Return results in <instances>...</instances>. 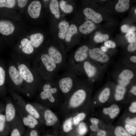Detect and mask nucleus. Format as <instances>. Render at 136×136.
<instances>
[{"mask_svg": "<svg viewBox=\"0 0 136 136\" xmlns=\"http://www.w3.org/2000/svg\"><path fill=\"white\" fill-rule=\"evenodd\" d=\"M34 69L45 81L54 80L59 72L57 65L46 53H43L35 62Z\"/></svg>", "mask_w": 136, "mask_h": 136, "instance_id": "f257e3e1", "label": "nucleus"}, {"mask_svg": "<svg viewBox=\"0 0 136 136\" xmlns=\"http://www.w3.org/2000/svg\"><path fill=\"white\" fill-rule=\"evenodd\" d=\"M47 49V53L56 63L59 72L66 71L67 58L65 47L61 43L53 41Z\"/></svg>", "mask_w": 136, "mask_h": 136, "instance_id": "f03ea898", "label": "nucleus"}, {"mask_svg": "<svg viewBox=\"0 0 136 136\" xmlns=\"http://www.w3.org/2000/svg\"><path fill=\"white\" fill-rule=\"evenodd\" d=\"M89 49L87 46L83 45L73 52L67 58L66 71L73 72L77 75L80 67L87 60Z\"/></svg>", "mask_w": 136, "mask_h": 136, "instance_id": "7ed1b4c3", "label": "nucleus"}, {"mask_svg": "<svg viewBox=\"0 0 136 136\" xmlns=\"http://www.w3.org/2000/svg\"><path fill=\"white\" fill-rule=\"evenodd\" d=\"M78 76L73 72L66 71L59 74L54 80L61 92L67 94L76 86L79 81Z\"/></svg>", "mask_w": 136, "mask_h": 136, "instance_id": "20e7f679", "label": "nucleus"}, {"mask_svg": "<svg viewBox=\"0 0 136 136\" xmlns=\"http://www.w3.org/2000/svg\"><path fill=\"white\" fill-rule=\"evenodd\" d=\"M17 68L24 81L28 84L41 86L43 79L35 69L31 71L27 65L22 63H18Z\"/></svg>", "mask_w": 136, "mask_h": 136, "instance_id": "39448f33", "label": "nucleus"}, {"mask_svg": "<svg viewBox=\"0 0 136 136\" xmlns=\"http://www.w3.org/2000/svg\"><path fill=\"white\" fill-rule=\"evenodd\" d=\"M42 90L40 96L43 100L48 99L51 103L54 102L55 100L54 95L58 92V88L54 80L45 81L41 85Z\"/></svg>", "mask_w": 136, "mask_h": 136, "instance_id": "423d86ee", "label": "nucleus"}, {"mask_svg": "<svg viewBox=\"0 0 136 136\" xmlns=\"http://www.w3.org/2000/svg\"><path fill=\"white\" fill-rule=\"evenodd\" d=\"M87 96L86 91L82 88L76 90L72 94L70 98L69 104L73 107H76L81 104Z\"/></svg>", "mask_w": 136, "mask_h": 136, "instance_id": "0eeeda50", "label": "nucleus"}, {"mask_svg": "<svg viewBox=\"0 0 136 136\" xmlns=\"http://www.w3.org/2000/svg\"><path fill=\"white\" fill-rule=\"evenodd\" d=\"M88 56L91 59L101 62H108L109 60V56L101 49L98 48L89 49Z\"/></svg>", "mask_w": 136, "mask_h": 136, "instance_id": "6e6552de", "label": "nucleus"}, {"mask_svg": "<svg viewBox=\"0 0 136 136\" xmlns=\"http://www.w3.org/2000/svg\"><path fill=\"white\" fill-rule=\"evenodd\" d=\"M96 72L95 67L87 60L85 61L80 67L77 74L79 75L83 72L85 73L89 78L91 79L95 75Z\"/></svg>", "mask_w": 136, "mask_h": 136, "instance_id": "1a4fd4ad", "label": "nucleus"}, {"mask_svg": "<svg viewBox=\"0 0 136 136\" xmlns=\"http://www.w3.org/2000/svg\"><path fill=\"white\" fill-rule=\"evenodd\" d=\"M8 72L11 80L15 85L19 86L23 83L24 81L15 66L13 65L10 66Z\"/></svg>", "mask_w": 136, "mask_h": 136, "instance_id": "9d476101", "label": "nucleus"}, {"mask_svg": "<svg viewBox=\"0 0 136 136\" xmlns=\"http://www.w3.org/2000/svg\"><path fill=\"white\" fill-rule=\"evenodd\" d=\"M42 7L41 4L38 1H32L28 8L29 14L32 18L36 19L40 16Z\"/></svg>", "mask_w": 136, "mask_h": 136, "instance_id": "9b49d317", "label": "nucleus"}, {"mask_svg": "<svg viewBox=\"0 0 136 136\" xmlns=\"http://www.w3.org/2000/svg\"><path fill=\"white\" fill-rule=\"evenodd\" d=\"M15 29L13 24L10 21H0V33L5 35H8L12 33Z\"/></svg>", "mask_w": 136, "mask_h": 136, "instance_id": "f8f14e48", "label": "nucleus"}, {"mask_svg": "<svg viewBox=\"0 0 136 136\" xmlns=\"http://www.w3.org/2000/svg\"><path fill=\"white\" fill-rule=\"evenodd\" d=\"M83 13L87 18L94 23H100L103 20L101 15L91 8H86L85 9Z\"/></svg>", "mask_w": 136, "mask_h": 136, "instance_id": "ddd939ff", "label": "nucleus"}, {"mask_svg": "<svg viewBox=\"0 0 136 136\" xmlns=\"http://www.w3.org/2000/svg\"><path fill=\"white\" fill-rule=\"evenodd\" d=\"M96 28L94 23L90 20H87L79 28V31L84 34H89L94 30Z\"/></svg>", "mask_w": 136, "mask_h": 136, "instance_id": "4468645a", "label": "nucleus"}, {"mask_svg": "<svg viewBox=\"0 0 136 136\" xmlns=\"http://www.w3.org/2000/svg\"><path fill=\"white\" fill-rule=\"evenodd\" d=\"M77 27L75 24H72L69 26L64 38L65 41L67 43L66 45L67 51L70 49V42L72 37L77 32Z\"/></svg>", "mask_w": 136, "mask_h": 136, "instance_id": "2eb2a0df", "label": "nucleus"}, {"mask_svg": "<svg viewBox=\"0 0 136 136\" xmlns=\"http://www.w3.org/2000/svg\"><path fill=\"white\" fill-rule=\"evenodd\" d=\"M30 42L34 48H37L41 45L44 40L43 35L40 33L32 34L30 36Z\"/></svg>", "mask_w": 136, "mask_h": 136, "instance_id": "dca6fc26", "label": "nucleus"}, {"mask_svg": "<svg viewBox=\"0 0 136 136\" xmlns=\"http://www.w3.org/2000/svg\"><path fill=\"white\" fill-rule=\"evenodd\" d=\"M16 115V110L14 106L12 103H9L6 104L5 109L6 121L8 122L12 121Z\"/></svg>", "mask_w": 136, "mask_h": 136, "instance_id": "f3484780", "label": "nucleus"}, {"mask_svg": "<svg viewBox=\"0 0 136 136\" xmlns=\"http://www.w3.org/2000/svg\"><path fill=\"white\" fill-rule=\"evenodd\" d=\"M44 117L46 121V125L48 126L53 125L57 120L56 116L53 112L49 110H47L45 111Z\"/></svg>", "mask_w": 136, "mask_h": 136, "instance_id": "a211bd4d", "label": "nucleus"}, {"mask_svg": "<svg viewBox=\"0 0 136 136\" xmlns=\"http://www.w3.org/2000/svg\"><path fill=\"white\" fill-rule=\"evenodd\" d=\"M21 45L22 50L24 53L30 54L33 52L34 48L28 39L24 38L21 41Z\"/></svg>", "mask_w": 136, "mask_h": 136, "instance_id": "6ab92c4d", "label": "nucleus"}, {"mask_svg": "<svg viewBox=\"0 0 136 136\" xmlns=\"http://www.w3.org/2000/svg\"><path fill=\"white\" fill-rule=\"evenodd\" d=\"M103 113L109 115L111 119L115 117L120 112L119 107L116 105L113 104L108 108H105L103 110Z\"/></svg>", "mask_w": 136, "mask_h": 136, "instance_id": "aec40b11", "label": "nucleus"}, {"mask_svg": "<svg viewBox=\"0 0 136 136\" xmlns=\"http://www.w3.org/2000/svg\"><path fill=\"white\" fill-rule=\"evenodd\" d=\"M69 26V22L65 20L60 21L58 24L59 31L58 32V37L60 39H64L65 35Z\"/></svg>", "mask_w": 136, "mask_h": 136, "instance_id": "412c9836", "label": "nucleus"}, {"mask_svg": "<svg viewBox=\"0 0 136 136\" xmlns=\"http://www.w3.org/2000/svg\"><path fill=\"white\" fill-rule=\"evenodd\" d=\"M23 121L25 126L31 129L34 128L38 123L37 119L29 114L23 117Z\"/></svg>", "mask_w": 136, "mask_h": 136, "instance_id": "4be33fe9", "label": "nucleus"}, {"mask_svg": "<svg viewBox=\"0 0 136 136\" xmlns=\"http://www.w3.org/2000/svg\"><path fill=\"white\" fill-rule=\"evenodd\" d=\"M130 0H119L116 5L115 8L116 11L123 12L127 11L129 8Z\"/></svg>", "mask_w": 136, "mask_h": 136, "instance_id": "5701e85b", "label": "nucleus"}, {"mask_svg": "<svg viewBox=\"0 0 136 136\" xmlns=\"http://www.w3.org/2000/svg\"><path fill=\"white\" fill-rule=\"evenodd\" d=\"M59 6L58 1L57 0L51 1L49 5L51 12L57 19H58L60 16Z\"/></svg>", "mask_w": 136, "mask_h": 136, "instance_id": "b1692460", "label": "nucleus"}, {"mask_svg": "<svg viewBox=\"0 0 136 136\" xmlns=\"http://www.w3.org/2000/svg\"><path fill=\"white\" fill-rule=\"evenodd\" d=\"M26 111L28 114L36 119L40 117V115L34 107L30 104H27L25 106Z\"/></svg>", "mask_w": 136, "mask_h": 136, "instance_id": "393cba45", "label": "nucleus"}, {"mask_svg": "<svg viewBox=\"0 0 136 136\" xmlns=\"http://www.w3.org/2000/svg\"><path fill=\"white\" fill-rule=\"evenodd\" d=\"M125 89L124 86L120 85L118 86L116 89L115 98L117 101L122 100L123 98Z\"/></svg>", "mask_w": 136, "mask_h": 136, "instance_id": "a878e982", "label": "nucleus"}, {"mask_svg": "<svg viewBox=\"0 0 136 136\" xmlns=\"http://www.w3.org/2000/svg\"><path fill=\"white\" fill-rule=\"evenodd\" d=\"M133 73L132 71L128 69H125L120 74L119 78L120 80H129L133 78Z\"/></svg>", "mask_w": 136, "mask_h": 136, "instance_id": "bb28decb", "label": "nucleus"}, {"mask_svg": "<svg viewBox=\"0 0 136 136\" xmlns=\"http://www.w3.org/2000/svg\"><path fill=\"white\" fill-rule=\"evenodd\" d=\"M59 4L61 9L65 13L70 14L73 10V6L68 4L64 0L61 1Z\"/></svg>", "mask_w": 136, "mask_h": 136, "instance_id": "cd10ccee", "label": "nucleus"}, {"mask_svg": "<svg viewBox=\"0 0 136 136\" xmlns=\"http://www.w3.org/2000/svg\"><path fill=\"white\" fill-rule=\"evenodd\" d=\"M110 93V90L109 88H106L101 92L99 97V99L100 102L104 103L106 102L108 99Z\"/></svg>", "mask_w": 136, "mask_h": 136, "instance_id": "c85d7f7f", "label": "nucleus"}, {"mask_svg": "<svg viewBox=\"0 0 136 136\" xmlns=\"http://www.w3.org/2000/svg\"><path fill=\"white\" fill-rule=\"evenodd\" d=\"M16 3V1L14 0H0V8H12L14 7Z\"/></svg>", "mask_w": 136, "mask_h": 136, "instance_id": "c756f323", "label": "nucleus"}, {"mask_svg": "<svg viewBox=\"0 0 136 136\" xmlns=\"http://www.w3.org/2000/svg\"><path fill=\"white\" fill-rule=\"evenodd\" d=\"M114 133L115 136H132L123 127L119 126L115 129Z\"/></svg>", "mask_w": 136, "mask_h": 136, "instance_id": "7c9ffc66", "label": "nucleus"}, {"mask_svg": "<svg viewBox=\"0 0 136 136\" xmlns=\"http://www.w3.org/2000/svg\"><path fill=\"white\" fill-rule=\"evenodd\" d=\"M109 38V36L107 34H103L98 33L94 36V40L96 43H101L107 41Z\"/></svg>", "mask_w": 136, "mask_h": 136, "instance_id": "2f4dec72", "label": "nucleus"}, {"mask_svg": "<svg viewBox=\"0 0 136 136\" xmlns=\"http://www.w3.org/2000/svg\"><path fill=\"white\" fill-rule=\"evenodd\" d=\"M90 121L92 124V125L90 126V129L93 131H97L99 129L98 126L99 120L96 118H91Z\"/></svg>", "mask_w": 136, "mask_h": 136, "instance_id": "473e14b6", "label": "nucleus"}, {"mask_svg": "<svg viewBox=\"0 0 136 136\" xmlns=\"http://www.w3.org/2000/svg\"><path fill=\"white\" fill-rule=\"evenodd\" d=\"M63 127L64 130L66 132L70 131L73 129L71 118L67 119L65 121Z\"/></svg>", "mask_w": 136, "mask_h": 136, "instance_id": "72a5a7b5", "label": "nucleus"}, {"mask_svg": "<svg viewBox=\"0 0 136 136\" xmlns=\"http://www.w3.org/2000/svg\"><path fill=\"white\" fill-rule=\"evenodd\" d=\"M5 115L0 114V133H2L5 129V123L6 121Z\"/></svg>", "mask_w": 136, "mask_h": 136, "instance_id": "f704fd0d", "label": "nucleus"}, {"mask_svg": "<svg viewBox=\"0 0 136 136\" xmlns=\"http://www.w3.org/2000/svg\"><path fill=\"white\" fill-rule=\"evenodd\" d=\"M122 31L124 33H127L129 32H133L136 30V27H130L129 25L125 24L121 27Z\"/></svg>", "mask_w": 136, "mask_h": 136, "instance_id": "c9c22d12", "label": "nucleus"}, {"mask_svg": "<svg viewBox=\"0 0 136 136\" xmlns=\"http://www.w3.org/2000/svg\"><path fill=\"white\" fill-rule=\"evenodd\" d=\"M87 131V128L86 124L83 122L81 123L78 126L79 134L81 135H83L86 133Z\"/></svg>", "mask_w": 136, "mask_h": 136, "instance_id": "e433bc0d", "label": "nucleus"}, {"mask_svg": "<svg viewBox=\"0 0 136 136\" xmlns=\"http://www.w3.org/2000/svg\"><path fill=\"white\" fill-rule=\"evenodd\" d=\"M125 127L126 130L129 133L135 135L136 133V127L134 125L126 124Z\"/></svg>", "mask_w": 136, "mask_h": 136, "instance_id": "4c0bfd02", "label": "nucleus"}, {"mask_svg": "<svg viewBox=\"0 0 136 136\" xmlns=\"http://www.w3.org/2000/svg\"><path fill=\"white\" fill-rule=\"evenodd\" d=\"M85 116V114L84 113H81L73 118V121L74 124L75 125L78 124L81 120H83Z\"/></svg>", "mask_w": 136, "mask_h": 136, "instance_id": "58836bf2", "label": "nucleus"}, {"mask_svg": "<svg viewBox=\"0 0 136 136\" xmlns=\"http://www.w3.org/2000/svg\"><path fill=\"white\" fill-rule=\"evenodd\" d=\"M136 33L133 32H129L126 34L125 37L129 43L134 41L136 38Z\"/></svg>", "mask_w": 136, "mask_h": 136, "instance_id": "ea45409f", "label": "nucleus"}, {"mask_svg": "<svg viewBox=\"0 0 136 136\" xmlns=\"http://www.w3.org/2000/svg\"><path fill=\"white\" fill-rule=\"evenodd\" d=\"M5 80V72L2 67L0 66V86L4 84Z\"/></svg>", "mask_w": 136, "mask_h": 136, "instance_id": "a19ab883", "label": "nucleus"}, {"mask_svg": "<svg viewBox=\"0 0 136 136\" xmlns=\"http://www.w3.org/2000/svg\"><path fill=\"white\" fill-rule=\"evenodd\" d=\"M22 132L17 128H13L11 131L10 136H22Z\"/></svg>", "mask_w": 136, "mask_h": 136, "instance_id": "79ce46f5", "label": "nucleus"}, {"mask_svg": "<svg viewBox=\"0 0 136 136\" xmlns=\"http://www.w3.org/2000/svg\"><path fill=\"white\" fill-rule=\"evenodd\" d=\"M127 49L129 52H132L135 51L136 49V39L130 43L128 46Z\"/></svg>", "mask_w": 136, "mask_h": 136, "instance_id": "37998d69", "label": "nucleus"}, {"mask_svg": "<svg viewBox=\"0 0 136 136\" xmlns=\"http://www.w3.org/2000/svg\"><path fill=\"white\" fill-rule=\"evenodd\" d=\"M104 45L107 48H114L116 46L115 43L110 40L106 41L104 43Z\"/></svg>", "mask_w": 136, "mask_h": 136, "instance_id": "c03bdc74", "label": "nucleus"}, {"mask_svg": "<svg viewBox=\"0 0 136 136\" xmlns=\"http://www.w3.org/2000/svg\"><path fill=\"white\" fill-rule=\"evenodd\" d=\"M125 122L127 124L135 126L136 124V117L134 118H128L125 120Z\"/></svg>", "mask_w": 136, "mask_h": 136, "instance_id": "a18cd8bd", "label": "nucleus"}, {"mask_svg": "<svg viewBox=\"0 0 136 136\" xmlns=\"http://www.w3.org/2000/svg\"><path fill=\"white\" fill-rule=\"evenodd\" d=\"M25 136H39L37 131L35 129H31L27 133Z\"/></svg>", "mask_w": 136, "mask_h": 136, "instance_id": "49530a36", "label": "nucleus"}, {"mask_svg": "<svg viewBox=\"0 0 136 136\" xmlns=\"http://www.w3.org/2000/svg\"><path fill=\"white\" fill-rule=\"evenodd\" d=\"M18 5L19 7L21 8L24 7L27 4L28 0H17Z\"/></svg>", "mask_w": 136, "mask_h": 136, "instance_id": "de8ad7c7", "label": "nucleus"}, {"mask_svg": "<svg viewBox=\"0 0 136 136\" xmlns=\"http://www.w3.org/2000/svg\"><path fill=\"white\" fill-rule=\"evenodd\" d=\"M129 111L132 113H135L136 112V102L134 101L133 102L129 108Z\"/></svg>", "mask_w": 136, "mask_h": 136, "instance_id": "09e8293b", "label": "nucleus"}, {"mask_svg": "<svg viewBox=\"0 0 136 136\" xmlns=\"http://www.w3.org/2000/svg\"><path fill=\"white\" fill-rule=\"evenodd\" d=\"M97 132V136H106L107 134L106 132L103 130L99 129Z\"/></svg>", "mask_w": 136, "mask_h": 136, "instance_id": "8fccbe9b", "label": "nucleus"}, {"mask_svg": "<svg viewBox=\"0 0 136 136\" xmlns=\"http://www.w3.org/2000/svg\"><path fill=\"white\" fill-rule=\"evenodd\" d=\"M130 61L134 63H136V56L135 55L131 56L130 58Z\"/></svg>", "mask_w": 136, "mask_h": 136, "instance_id": "3c124183", "label": "nucleus"}, {"mask_svg": "<svg viewBox=\"0 0 136 136\" xmlns=\"http://www.w3.org/2000/svg\"><path fill=\"white\" fill-rule=\"evenodd\" d=\"M136 86H134L131 89V92L134 94L135 95H136Z\"/></svg>", "mask_w": 136, "mask_h": 136, "instance_id": "603ef678", "label": "nucleus"}, {"mask_svg": "<svg viewBox=\"0 0 136 136\" xmlns=\"http://www.w3.org/2000/svg\"><path fill=\"white\" fill-rule=\"evenodd\" d=\"M100 48L101 49L105 52L107 51L108 48L105 46H102Z\"/></svg>", "mask_w": 136, "mask_h": 136, "instance_id": "864d4df0", "label": "nucleus"}, {"mask_svg": "<svg viewBox=\"0 0 136 136\" xmlns=\"http://www.w3.org/2000/svg\"><path fill=\"white\" fill-rule=\"evenodd\" d=\"M135 14H136V9H135Z\"/></svg>", "mask_w": 136, "mask_h": 136, "instance_id": "5fc2aeb1", "label": "nucleus"}, {"mask_svg": "<svg viewBox=\"0 0 136 136\" xmlns=\"http://www.w3.org/2000/svg\"><path fill=\"white\" fill-rule=\"evenodd\" d=\"M50 136V135H47V136Z\"/></svg>", "mask_w": 136, "mask_h": 136, "instance_id": "6e6d98bb", "label": "nucleus"}, {"mask_svg": "<svg viewBox=\"0 0 136 136\" xmlns=\"http://www.w3.org/2000/svg\"><path fill=\"white\" fill-rule=\"evenodd\" d=\"M79 136V135H77V136Z\"/></svg>", "mask_w": 136, "mask_h": 136, "instance_id": "4d7b16f0", "label": "nucleus"}]
</instances>
